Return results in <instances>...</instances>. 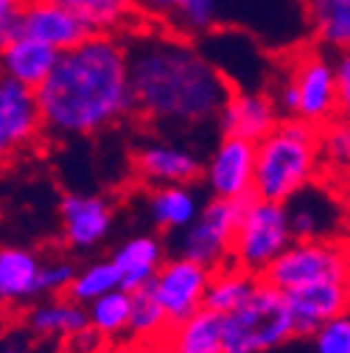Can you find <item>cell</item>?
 <instances>
[{
	"label": "cell",
	"instance_id": "cell-14",
	"mask_svg": "<svg viewBox=\"0 0 350 353\" xmlns=\"http://www.w3.org/2000/svg\"><path fill=\"white\" fill-rule=\"evenodd\" d=\"M62 239L70 250H93L115 228V210L99 194H65L59 205Z\"/></svg>",
	"mask_w": 350,
	"mask_h": 353
},
{
	"label": "cell",
	"instance_id": "cell-40",
	"mask_svg": "<svg viewBox=\"0 0 350 353\" xmlns=\"http://www.w3.org/2000/svg\"><path fill=\"white\" fill-rule=\"evenodd\" d=\"M20 3H25V0H20Z\"/></svg>",
	"mask_w": 350,
	"mask_h": 353
},
{
	"label": "cell",
	"instance_id": "cell-37",
	"mask_svg": "<svg viewBox=\"0 0 350 353\" xmlns=\"http://www.w3.org/2000/svg\"><path fill=\"white\" fill-rule=\"evenodd\" d=\"M0 353H25V347H20V345H12V342H6V345H0Z\"/></svg>",
	"mask_w": 350,
	"mask_h": 353
},
{
	"label": "cell",
	"instance_id": "cell-33",
	"mask_svg": "<svg viewBox=\"0 0 350 353\" xmlns=\"http://www.w3.org/2000/svg\"><path fill=\"white\" fill-rule=\"evenodd\" d=\"M76 278V267L70 261H42V272H39V294L48 297H62L68 294L70 283Z\"/></svg>",
	"mask_w": 350,
	"mask_h": 353
},
{
	"label": "cell",
	"instance_id": "cell-12",
	"mask_svg": "<svg viewBox=\"0 0 350 353\" xmlns=\"http://www.w3.org/2000/svg\"><path fill=\"white\" fill-rule=\"evenodd\" d=\"M45 132L31 87L0 76V165L17 152L31 149Z\"/></svg>",
	"mask_w": 350,
	"mask_h": 353
},
{
	"label": "cell",
	"instance_id": "cell-7",
	"mask_svg": "<svg viewBox=\"0 0 350 353\" xmlns=\"http://www.w3.org/2000/svg\"><path fill=\"white\" fill-rule=\"evenodd\" d=\"M264 281L283 294L311 283H350V244L342 239H294L264 272Z\"/></svg>",
	"mask_w": 350,
	"mask_h": 353
},
{
	"label": "cell",
	"instance_id": "cell-11",
	"mask_svg": "<svg viewBox=\"0 0 350 353\" xmlns=\"http://www.w3.org/2000/svg\"><path fill=\"white\" fill-rule=\"evenodd\" d=\"M202 157L194 146L180 141L154 138L135 149L132 168L138 180H143L152 188L160 185H194V180L202 176Z\"/></svg>",
	"mask_w": 350,
	"mask_h": 353
},
{
	"label": "cell",
	"instance_id": "cell-27",
	"mask_svg": "<svg viewBox=\"0 0 350 353\" xmlns=\"http://www.w3.org/2000/svg\"><path fill=\"white\" fill-rule=\"evenodd\" d=\"M260 278L233 267V263H225L210 272V283H207V292H205V308L218 317H227L236 308L255 292Z\"/></svg>",
	"mask_w": 350,
	"mask_h": 353
},
{
	"label": "cell",
	"instance_id": "cell-29",
	"mask_svg": "<svg viewBox=\"0 0 350 353\" xmlns=\"http://www.w3.org/2000/svg\"><path fill=\"white\" fill-rule=\"evenodd\" d=\"M132 294V308H129V328H126V339L129 345H146V342H160L168 334V317L160 308L152 286H143Z\"/></svg>",
	"mask_w": 350,
	"mask_h": 353
},
{
	"label": "cell",
	"instance_id": "cell-38",
	"mask_svg": "<svg viewBox=\"0 0 350 353\" xmlns=\"http://www.w3.org/2000/svg\"><path fill=\"white\" fill-rule=\"evenodd\" d=\"M73 353H101V350H73Z\"/></svg>",
	"mask_w": 350,
	"mask_h": 353
},
{
	"label": "cell",
	"instance_id": "cell-28",
	"mask_svg": "<svg viewBox=\"0 0 350 353\" xmlns=\"http://www.w3.org/2000/svg\"><path fill=\"white\" fill-rule=\"evenodd\" d=\"M87 308V325L90 334H96L99 339H126V328H129V308H132V294L115 289L101 294L99 300H93Z\"/></svg>",
	"mask_w": 350,
	"mask_h": 353
},
{
	"label": "cell",
	"instance_id": "cell-8",
	"mask_svg": "<svg viewBox=\"0 0 350 353\" xmlns=\"http://www.w3.org/2000/svg\"><path fill=\"white\" fill-rule=\"evenodd\" d=\"M247 199H210V202H205L202 210L196 213V219L180 233L177 255L196 261L207 270H218V267H225V263H230L233 236H236V228H238V219H241Z\"/></svg>",
	"mask_w": 350,
	"mask_h": 353
},
{
	"label": "cell",
	"instance_id": "cell-9",
	"mask_svg": "<svg viewBox=\"0 0 350 353\" xmlns=\"http://www.w3.org/2000/svg\"><path fill=\"white\" fill-rule=\"evenodd\" d=\"M210 272L213 270L202 267L196 261H188L183 255L163 261V267L157 270L149 286L168 317V325H177L188 320L191 314H196L199 308H205V292L210 283Z\"/></svg>",
	"mask_w": 350,
	"mask_h": 353
},
{
	"label": "cell",
	"instance_id": "cell-17",
	"mask_svg": "<svg viewBox=\"0 0 350 353\" xmlns=\"http://www.w3.org/2000/svg\"><path fill=\"white\" fill-rule=\"evenodd\" d=\"M135 9L168 31L188 37H207L222 12V0H135Z\"/></svg>",
	"mask_w": 350,
	"mask_h": 353
},
{
	"label": "cell",
	"instance_id": "cell-23",
	"mask_svg": "<svg viewBox=\"0 0 350 353\" xmlns=\"http://www.w3.org/2000/svg\"><path fill=\"white\" fill-rule=\"evenodd\" d=\"M25 325L39 336H59V339H79L81 334L90 331L87 325V308L68 294L48 297L28 308Z\"/></svg>",
	"mask_w": 350,
	"mask_h": 353
},
{
	"label": "cell",
	"instance_id": "cell-26",
	"mask_svg": "<svg viewBox=\"0 0 350 353\" xmlns=\"http://www.w3.org/2000/svg\"><path fill=\"white\" fill-rule=\"evenodd\" d=\"M76 14L90 34H121L135 23V0H54Z\"/></svg>",
	"mask_w": 350,
	"mask_h": 353
},
{
	"label": "cell",
	"instance_id": "cell-22",
	"mask_svg": "<svg viewBox=\"0 0 350 353\" xmlns=\"http://www.w3.org/2000/svg\"><path fill=\"white\" fill-rule=\"evenodd\" d=\"M302 14L317 48L350 51V0H302Z\"/></svg>",
	"mask_w": 350,
	"mask_h": 353
},
{
	"label": "cell",
	"instance_id": "cell-19",
	"mask_svg": "<svg viewBox=\"0 0 350 353\" xmlns=\"http://www.w3.org/2000/svg\"><path fill=\"white\" fill-rule=\"evenodd\" d=\"M56 57L59 54L54 48L42 46V42H37L31 37L17 34L9 46L0 48V76L37 90V87L48 79V73L54 70Z\"/></svg>",
	"mask_w": 350,
	"mask_h": 353
},
{
	"label": "cell",
	"instance_id": "cell-34",
	"mask_svg": "<svg viewBox=\"0 0 350 353\" xmlns=\"http://www.w3.org/2000/svg\"><path fill=\"white\" fill-rule=\"evenodd\" d=\"M333 79H336V121L350 126V51L333 54Z\"/></svg>",
	"mask_w": 350,
	"mask_h": 353
},
{
	"label": "cell",
	"instance_id": "cell-36",
	"mask_svg": "<svg viewBox=\"0 0 350 353\" xmlns=\"http://www.w3.org/2000/svg\"><path fill=\"white\" fill-rule=\"evenodd\" d=\"M129 353H171L165 339L160 342H146V345H129Z\"/></svg>",
	"mask_w": 350,
	"mask_h": 353
},
{
	"label": "cell",
	"instance_id": "cell-1",
	"mask_svg": "<svg viewBox=\"0 0 350 353\" xmlns=\"http://www.w3.org/2000/svg\"><path fill=\"white\" fill-rule=\"evenodd\" d=\"M135 115L163 132H194L216 123L233 84L194 39L168 28L123 37Z\"/></svg>",
	"mask_w": 350,
	"mask_h": 353
},
{
	"label": "cell",
	"instance_id": "cell-39",
	"mask_svg": "<svg viewBox=\"0 0 350 353\" xmlns=\"http://www.w3.org/2000/svg\"><path fill=\"white\" fill-rule=\"evenodd\" d=\"M112 353H129V347H121V350H112Z\"/></svg>",
	"mask_w": 350,
	"mask_h": 353
},
{
	"label": "cell",
	"instance_id": "cell-32",
	"mask_svg": "<svg viewBox=\"0 0 350 353\" xmlns=\"http://www.w3.org/2000/svg\"><path fill=\"white\" fill-rule=\"evenodd\" d=\"M311 336L314 353H350V314L322 323Z\"/></svg>",
	"mask_w": 350,
	"mask_h": 353
},
{
	"label": "cell",
	"instance_id": "cell-13",
	"mask_svg": "<svg viewBox=\"0 0 350 353\" xmlns=\"http://www.w3.org/2000/svg\"><path fill=\"white\" fill-rule=\"evenodd\" d=\"M278 121H280V112L272 96L267 90H258V87H236V90H230L222 112L216 118L222 135L241 138L249 143L267 138L278 126Z\"/></svg>",
	"mask_w": 350,
	"mask_h": 353
},
{
	"label": "cell",
	"instance_id": "cell-3",
	"mask_svg": "<svg viewBox=\"0 0 350 353\" xmlns=\"http://www.w3.org/2000/svg\"><path fill=\"white\" fill-rule=\"evenodd\" d=\"M320 168V129L297 118H280L269 135L255 143L252 194L286 205L317 183Z\"/></svg>",
	"mask_w": 350,
	"mask_h": 353
},
{
	"label": "cell",
	"instance_id": "cell-25",
	"mask_svg": "<svg viewBox=\"0 0 350 353\" xmlns=\"http://www.w3.org/2000/svg\"><path fill=\"white\" fill-rule=\"evenodd\" d=\"M165 345L171 353H225L222 317L199 308L188 320L168 328Z\"/></svg>",
	"mask_w": 350,
	"mask_h": 353
},
{
	"label": "cell",
	"instance_id": "cell-4",
	"mask_svg": "<svg viewBox=\"0 0 350 353\" xmlns=\"http://www.w3.org/2000/svg\"><path fill=\"white\" fill-rule=\"evenodd\" d=\"M280 118H297L322 129L336 121V79L333 54L325 48H302L280 70L272 90H267Z\"/></svg>",
	"mask_w": 350,
	"mask_h": 353
},
{
	"label": "cell",
	"instance_id": "cell-20",
	"mask_svg": "<svg viewBox=\"0 0 350 353\" xmlns=\"http://www.w3.org/2000/svg\"><path fill=\"white\" fill-rule=\"evenodd\" d=\"M286 208H289V225L297 241L333 239V230L339 228L342 219L333 196L317 191L314 185L300 191L291 202H286Z\"/></svg>",
	"mask_w": 350,
	"mask_h": 353
},
{
	"label": "cell",
	"instance_id": "cell-35",
	"mask_svg": "<svg viewBox=\"0 0 350 353\" xmlns=\"http://www.w3.org/2000/svg\"><path fill=\"white\" fill-rule=\"evenodd\" d=\"M20 0H0V48L20 34Z\"/></svg>",
	"mask_w": 350,
	"mask_h": 353
},
{
	"label": "cell",
	"instance_id": "cell-31",
	"mask_svg": "<svg viewBox=\"0 0 350 353\" xmlns=\"http://www.w3.org/2000/svg\"><path fill=\"white\" fill-rule=\"evenodd\" d=\"M320 163L333 174H350V126L333 121L320 129Z\"/></svg>",
	"mask_w": 350,
	"mask_h": 353
},
{
	"label": "cell",
	"instance_id": "cell-16",
	"mask_svg": "<svg viewBox=\"0 0 350 353\" xmlns=\"http://www.w3.org/2000/svg\"><path fill=\"white\" fill-rule=\"evenodd\" d=\"M286 305L291 314L294 336H311L322 323L350 314V283H311L286 292Z\"/></svg>",
	"mask_w": 350,
	"mask_h": 353
},
{
	"label": "cell",
	"instance_id": "cell-30",
	"mask_svg": "<svg viewBox=\"0 0 350 353\" xmlns=\"http://www.w3.org/2000/svg\"><path fill=\"white\" fill-rule=\"evenodd\" d=\"M121 289V281H118V270L112 267V261H93L87 263L84 270H76V278L68 289V297L81 303V305H90L93 300H99L101 294L107 292H115Z\"/></svg>",
	"mask_w": 350,
	"mask_h": 353
},
{
	"label": "cell",
	"instance_id": "cell-10",
	"mask_svg": "<svg viewBox=\"0 0 350 353\" xmlns=\"http://www.w3.org/2000/svg\"><path fill=\"white\" fill-rule=\"evenodd\" d=\"M255 143L222 135L202 163V180L213 199H247L252 196Z\"/></svg>",
	"mask_w": 350,
	"mask_h": 353
},
{
	"label": "cell",
	"instance_id": "cell-2",
	"mask_svg": "<svg viewBox=\"0 0 350 353\" xmlns=\"http://www.w3.org/2000/svg\"><path fill=\"white\" fill-rule=\"evenodd\" d=\"M42 132L54 138H93L135 115L129 54L121 34H90L56 57L37 90Z\"/></svg>",
	"mask_w": 350,
	"mask_h": 353
},
{
	"label": "cell",
	"instance_id": "cell-15",
	"mask_svg": "<svg viewBox=\"0 0 350 353\" xmlns=\"http://www.w3.org/2000/svg\"><path fill=\"white\" fill-rule=\"evenodd\" d=\"M20 34L54 48L56 54L76 48L90 37L87 26L54 0H25L20 6Z\"/></svg>",
	"mask_w": 350,
	"mask_h": 353
},
{
	"label": "cell",
	"instance_id": "cell-5",
	"mask_svg": "<svg viewBox=\"0 0 350 353\" xmlns=\"http://www.w3.org/2000/svg\"><path fill=\"white\" fill-rule=\"evenodd\" d=\"M222 331L225 353H267L286 345L294 336L286 294L260 278L236 312L222 317Z\"/></svg>",
	"mask_w": 350,
	"mask_h": 353
},
{
	"label": "cell",
	"instance_id": "cell-24",
	"mask_svg": "<svg viewBox=\"0 0 350 353\" xmlns=\"http://www.w3.org/2000/svg\"><path fill=\"white\" fill-rule=\"evenodd\" d=\"M146 210L157 230L183 233L202 210V199L194 185H160L149 191Z\"/></svg>",
	"mask_w": 350,
	"mask_h": 353
},
{
	"label": "cell",
	"instance_id": "cell-6",
	"mask_svg": "<svg viewBox=\"0 0 350 353\" xmlns=\"http://www.w3.org/2000/svg\"><path fill=\"white\" fill-rule=\"evenodd\" d=\"M291 241L294 233L289 225V208L283 202L249 196L233 236L230 263L255 278H264V272Z\"/></svg>",
	"mask_w": 350,
	"mask_h": 353
},
{
	"label": "cell",
	"instance_id": "cell-21",
	"mask_svg": "<svg viewBox=\"0 0 350 353\" xmlns=\"http://www.w3.org/2000/svg\"><path fill=\"white\" fill-rule=\"evenodd\" d=\"M42 258L25 247H0V305H23L39 297Z\"/></svg>",
	"mask_w": 350,
	"mask_h": 353
},
{
	"label": "cell",
	"instance_id": "cell-18",
	"mask_svg": "<svg viewBox=\"0 0 350 353\" xmlns=\"http://www.w3.org/2000/svg\"><path fill=\"white\" fill-rule=\"evenodd\" d=\"M112 267L118 270V281L123 292H138L143 286H149L157 275V270L165 261V250L163 241L154 236H132L126 239L121 247H115L112 252Z\"/></svg>",
	"mask_w": 350,
	"mask_h": 353
}]
</instances>
